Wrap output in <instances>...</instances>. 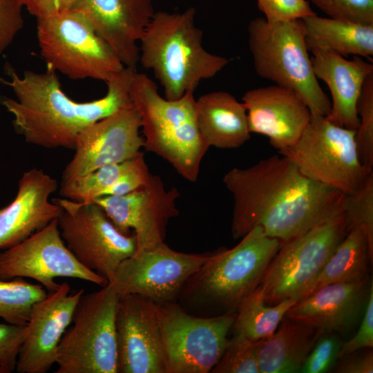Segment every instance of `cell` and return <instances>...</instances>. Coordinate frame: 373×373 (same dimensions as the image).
<instances>
[{"label": "cell", "instance_id": "6da1fadb", "mask_svg": "<svg viewBox=\"0 0 373 373\" xmlns=\"http://www.w3.org/2000/svg\"><path fill=\"white\" fill-rule=\"evenodd\" d=\"M222 182L233 198L234 239L260 227L283 243L345 209L346 195L309 178L283 155L233 168Z\"/></svg>", "mask_w": 373, "mask_h": 373}, {"label": "cell", "instance_id": "7a4b0ae2", "mask_svg": "<svg viewBox=\"0 0 373 373\" xmlns=\"http://www.w3.org/2000/svg\"><path fill=\"white\" fill-rule=\"evenodd\" d=\"M13 99L0 97V103L13 116L15 131L29 144L46 149H74L79 133L89 125L132 105L130 86L134 73L124 67L106 84L102 97L85 102L73 100L61 89L57 73L47 67L42 73L25 70L19 76L6 64Z\"/></svg>", "mask_w": 373, "mask_h": 373}, {"label": "cell", "instance_id": "3957f363", "mask_svg": "<svg viewBox=\"0 0 373 373\" xmlns=\"http://www.w3.org/2000/svg\"><path fill=\"white\" fill-rule=\"evenodd\" d=\"M282 242L255 227L231 249L211 253L186 280L178 303L199 316L236 313L261 283L265 270Z\"/></svg>", "mask_w": 373, "mask_h": 373}, {"label": "cell", "instance_id": "277c9868", "mask_svg": "<svg viewBox=\"0 0 373 373\" xmlns=\"http://www.w3.org/2000/svg\"><path fill=\"white\" fill-rule=\"evenodd\" d=\"M195 17L193 7L155 12L139 42V63L153 71L169 99L194 93L202 81L215 77L229 64L227 58L204 48Z\"/></svg>", "mask_w": 373, "mask_h": 373}, {"label": "cell", "instance_id": "5b68a950", "mask_svg": "<svg viewBox=\"0 0 373 373\" xmlns=\"http://www.w3.org/2000/svg\"><path fill=\"white\" fill-rule=\"evenodd\" d=\"M129 93L140 117L145 150L166 160L184 179L196 182L209 147L198 128L194 93L166 99L154 81L137 70Z\"/></svg>", "mask_w": 373, "mask_h": 373}, {"label": "cell", "instance_id": "8992f818", "mask_svg": "<svg viewBox=\"0 0 373 373\" xmlns=\"http://www.w3.org/2000/svg\"><path fill=\"white\" fill-rule=\"evenodd\" d=\"M254 69L261 78L298 93L313 116H327L331 101L313 70L302 19H252L247 28Z\"/></svg>", "mask_w": 373, "mask_h": 373}, {"label": "cell", "instance_id": "52a82bcc", "mask_svg": "<svg viewBox=\"0 0 373 373\" xmlns=\"http://www.w3.org/2000/svg\"><path fill=\"white\" fill-rule=\"evenodd\" d=\"M40 54L47 67L77 80L107 83L125 66L81 12L61 10L37 19Z\"/></svg>", "mask_w": 373, "mask_h": 373}, {"label": "cell", "instance_id": "ba28073f", "mask_svg": "<svg viewBox=\"0 0 373 373\" xmlns=\"http://www.w3.org/2000/svg\"><path fill=\"white\" fill-rule=\"evenodd\" d=\"M119 295L108 283L79 298L57 350L55 373H117L115 315Z\"/></svg>", "mask_w": 373, "mask_h": 373}, {"label": "cell", "instance_id": "9c48e42d", "mask_svg": "<svg viewBox=\"0 0 373 373\" xmlns=\"http://www.w3.org/2000/svg\"><path fill=\"white\" fill-rule=\"evenodd\" d=\"M347 232L343 211L283 242L260 284L265 303L302 298Z\"/></svg>", "mask_w": 373, "mask_h": 373}, {"label": "cell", "instance_id": "30bf717a", "mask_svg": "<svg viewBox=\"0 0 373 373\" xmlns=\"http://www.w3.org/2000/svg\"><path fill=\"white\" fill-rule=\"evenodd\" d=\"M355 134L326 116L312 115L297 142L278 153L309 178L350 195L362 189L373 172L359 160Z\"/></svg>", "mask_w": 373, "mask_h": 373}, {"label": "cell", "instance_id": "8fae6325", "mask_svg": "<svg viewBox=\"0 0 373 373\" xmlns=\"http://www.w3.org/2000/svg\"><path fill=\"white\" fill-rule=\"evenodd\" d=\"M167 373L211 372L228 342L236 313L199 316L178 302L157 304Z\"/></svg>", "mask_w": 373, "mask_h": 373}, {"label": "cell", "instance_id": "7c38bea8", "mask_svg": "<svg viewBox=\"0 0 373 373\" xmlns=\"http://www.w3.org/2000/svg\"><path fill=\"white\" fill-rule=\"evenodd\" d=\"M52 201L62 209L58 226L68 249L84 267L109 281L118 265L137 251L135 235L118 231L94 202L65 198Z\"/></svg>", "mask_w": 373, "mask_h": 373}, {"label": "cell", "instance_id": "4fadbf2b", "mask_svg": "<svg viewBox=\"0 0 373 373\" xmlns=\"http://www.w3.org/2000/svg\"><path fill=\"white\" fill-rule=\"evenodd\" d=\"M210 255L179 252L164 242L137 250L118 265L108 283L119 296L138 294L157 304L177 302L186 280Z\"/></svg>", "mask_w": 373, "mask_h": 373}, {"label": "cell", "instance_id": "5bb4252c", "mask_svg": "<svg viewBox=\"0 0 373 373\" xmlns=\"http://www.w3.org/2000/svg\"><path fill=\"white\" fill-rule=\"evenodd\" d=\"M32 278L48 291L52 292L60 284L55 278H78L104 287V277L84 267L63 240L57 219L19 244L0 249V278Z\"/></svg>", "mask_w": 373, "mask_h": 373}, {"label": "cell", "instance_id": "9a60e30c", "mask_svg": "<svg viewBox=\"0 0 373 373\" xmlns=\"http://www.w3.org/2000/svg\"><path fill=\"white\" fill-rule=\"evenodd\" d=\"M176 187L166 189L159 175L136 190L122 195H104L95 200L121 233L134 230L137 250L153 248L164 242L169 220L179 215Z\"/></svg>", "mask_w": 373, "mask_h": 373}, {"label": "cell", "instance_id": "2e32d148", "mask_svg": "<svg viewBox=\"0 0 373 373\" xmlns=\"http://www.w3.org/2000/svg\"><path fill=\"white\" fill-rule=\"evenodd\" d=\"M115 329L117 373H167L154 302L138 294L120 296Z\"/></svg>", "mask_w": 373, "mask_h": 373}, {"label": "cell", "instance_id": "e0dca14e", "mask_svg": "<svg viewBox=\"0 0 373 373\" xmlns=\"http://www.w3.org/2000/svg\"><path fill=\"white\" fill-rule=\"evenodd\" d=\"M140 129V117L133 104L89 125L78 135L61 180L135 157L144 146Z\"/></svg>", "mask_w": 373, "mask_h": 373}, {"label": "cell", "instance_id": "ac0fdd59", "mask_svg": "<svg viewBox=\"0 0 373 373\" xmlns=\"http://www.w3.org/2000/svg\"><path fill=\"white\" fill-rule=\"evenodd\" d=\"M70 289L63 283L32 305L17 360L19 373H46L56 363L59 343L84 294L83 289L70 294Z\"/></svg>", "mask_w": 373, "mask_h": 373}, {"label": "cell", "instance_id": "d6986e66", "mask_svg": "<svg viewBox=\"0 0 373 373\" xmlns=\"http://www.w3.org/2000/svg\"><path fill=\"white\" fill-rule=\"evenodd\" d=\"M242 102L251 133L267 137L278 152L297 142L312 116L298 93L276 84L247 90Z\"/></svg>", "mask_w": 373, "mask_h": 373}, {"label": "cell", "instance_id": "ffe728a7", "mask_svg": "<svg viewBox=\"0 0 373 373\" xmlns=\"http://www.w3.org/2000/svg\"><path fill=\"white\" fill-rule=\"evenodd\" d=\"M372 289L370 275L356 282L327 285L299 299L285 316L347 338L358 327Z\"/></svg>", "mask_w": 373, "mask_h": 373}, {"label": "cell", "instance_id": "44dd1931", "mask_svg": "<svg viewBox=\"0 0 373 373\" xmlns=\"http://www.w3.org/2000/svg\"><path fill=\"white\" fill-rule=\"evenodd\" d=\"M83 13L126 67L136 70L139 42L155 10L152 0H79Z\"/></svg>", "mask_w": 373, "mask_h": 373}, {"label": "cell", "instance_id": "7402d4cb", "mask_svg": "<svg viewBox=\"0 0 373 373\" xmlns=\"http://www.w3.org/2000/svg\"><path fill=\"white\" fill-rule=\"evenodd\" d=\"M57 187V180L42 169L23 172L15 199L0 209V249L19 244L59 218L61 207L49 200Z\"/></svg>", "mask_w": 373, "mask_h": 373}, {"label": "cell", "instance_id": "603a6c76", "mask_svg": "<svg viewBox=\"0 0 373 373\" xmlns=\"http://www.w3.org/2000/svg\"><path fill=\"white\" fill-rule=\"evenodd\" d=\"M311 52L314 75L327 86L332 95L327 118L338 126L356 131L359 124L356 103L365 80L373 73L372 62L359 56L347 59L332 51Z\"/></svg>", "mask_w": 373, "mask_h": 373}, {"label": "cell", "instance_id": "cb8c5ba5", "mask_svg": "<svg viewBox=\"0 0 373 373\" xmlns=\"http://www.w3.org/2000/svg\"><path fill=\"white\" fill-rule=\"evenodd\" d=\"M200 134L210 148L236 149L250 139L247 111L242 102L226 91H213L195 100Z\"/></svg>", "mask_w": 373, "mask_h": 373}, {"label": "cell", "instance_id": "d4e9b609", "mask_svg": "<svg viewBox=\"0 0 373 373\" xmlns=\"http://www.w3.org/2000/svg\"><path fill=\"white\" fill-rule=\"evenodd\" d=\"M323 332L304 323L285 316L276 330L259 341L260 373H296Z\"/></svg>", "mask_w": 373, "mask_h": 373}, {"label": "cell", "instance_id": "484cf974", "mask_svg": "<svg viewBox=\"0 0 373 373\" xmlns=\"http://www.w3.org/2000/svg\"><path fill=\"white\" fill-rule=\"evenodd\" d=\"M309 50L332 51L343 57L373 55V26L325 18L316 14L302 18Z\"/></svg>", "mask_w": 373, "mask_h": 373}, {"label": "cell", "instance_id": "4316f807", "mask_svg": "<svg viewBox=\"0 0 373 373\" xmlns=\"http://www.w3.org/2000/svg\"><path fill=\"white\" fill-rule=\"evenodd\" d=\"M373 248L361 227L351 229L331 255L303 297L333 283H353L367 277Z\"/></svg>", "mask_w": 373, "mask_h": 373}, {"label": "cell", "instance_id": "83f0119b", "mask_svg": "<svg viewBox=\"0 0 373 373\" xmlns=\"http://www.w3.org/2000/svg\"><path fill=\"white\" fill-rule=\"evenodd\" d=\"M298 300L291 298L267 305L259 285L239 305L231 330L254 341L262 340L276 330L287 311Z\"/></svg>", "mask_w": 373, "mask_h": 373}, {"label": "cell", "instance_id": "f1b7e54d", "mask_svg": "<svg viewBox=\"0 0 373 373\" xmlns=\"http://www.w3.org/2000/svg\"><path fill=\"white\" fill-rule=\"evenodd\" d=\"M47 295L40 284L28 283L22 278H0V317L8 323L26 325L32 305Z\"/></svg>", "mask_w": 373, "mask_h": 373}, {"label": "cell", "instance_id": "f546056e", "mask_svg": "<svg viewBox=\"0 0 373 373\" xmlns=\"http://www.w3.org/2000/svg\"><path fill=\"white\" fill-rule=\"evenodd\" d=\"M131 159L104 166L84 175L61 180L59 193L62 198L77 202H94L105 195L116 183L129 166Z\"/></svg>", "mask_w": 373, "mask_h": 373}, {"label": "cell", "instance_id": "4dcf8cb0", "mask_svg": "<svg viewBox=\"0 0 373 373\" xmlns=\"http://www.w3.org/2000/svg\"><path fill=\"white\" fill-rule=\"evenodd\" d=\"M259 341L233 333L220 360L211 372L260 373L258 365Z\"/></svg>", "mask_w": 373, "mask_h": 373}, {"label": "cell", "instance_id": "1f68e13d", "mask_svg": "<svg viewBox=\"0 0 373 373\" xmlns=\"http://www.w3.org/2000/svg\"><path fill=\"white\" fill-rule=\"evenodd\" d=\"M359 124L356 130L355 142L361 164L373 171V73L363 84L356 103Z\"/></svg>", "mask_w": 373, "mask_h": 373}, {"label": "cell", "instance_id": "d6a6232c", "mask_svg": "<svg viewBox=\"0 0 373 373\" xmlns=\"http://www.w3.org/2000/svg\"><path fill=\"white\" fill-rule=\"evenodd\" d=\"M345 212L348 231L355 227H362L373 248V172L360 191L346 195Z\"/></svg>", "mask_w": 373, "mask_h": 373}, {"label": "cell", "instance_id": "836d02e7", "mask_svg": "<svg viewBox=\"0 0 373 373\" xmlns=\"http://www.w3.org/2000/svg\"><path fill=\"white\" fill-rule=\"evenodd\" d=\"M343 341L338 334L323 332L317 338L300 372L326 373L333 370Z\"/></svg>", "mask_w": 373, "mask_h": 373}, {"label": "cell", "instance_id": "e575fe53", "mask_svg": "<svg viewBox=\"0 0 373 373\" xmlns=\"http://www.w3.org/2000/svg\"><path fill=\"white\" fill-rule=\"evenodd\" d=\"M329 18L373 26V0H309Z\"/></svg>", "mask_w": 373, "mask_h": 373}, {"label": "cell", "instance_id": "d590c367", "mask_svg": "<svg viewBox=\"0 0 373 373\" xmlns=\"http://www.w3.org/2000/svg\"><path fill=\"white\" fill-rule=\"evenodd\" d=\"M26 325L0 323V373L16 370Z\"/></svg>", "mask_w": 373, "mask_h": 373}, {"label": "cell", "instance_id": "8d00e7d4", "mask_svg": "<svg viewBox=\"0 0 373 373\" xmlns=\"http://www.w3.org/2000/svg\"><path fill=\"white\" fill-rule=\"evenodd\" d=\"M259 10L268 21L302 19L315 14L307 0H257Z\"/></svg>", "mask_w": 373, "mask_h": 373}, {"label": "cell", "instance_id": "74e56055", "mask_svg": "<svg viewBox=\"0 0 373 373\" xmlns=\"http://www.w3.org/2000/svg\"><path fill=\"white\" fill-rule=\"evenodd\" d=\"M23 8L18 0H0V55L23 26Z\"/></svg>", "mask_w": 373, "mask_h": 373}, {"label": "cell", "instance_id": "f35d334b", "mask_svg": "<svg viewBox=\"0 0 373 373\" xmlns=\"http://www.w3.org/2000/svg\"><path fill=\"white\" fill-rule=\"evenodd\" d=\"M151 175L144 154L140 152L131 159L128 169L105 195H122L131 193L144 185Z\"/></svg>", "mask_w": 373, "mask_h": 373}, {"label": "cell", "instance_id": "ab89813d", "mask_svg": "<svg viewBox=\"0 0 373 373\" xmlns=\"http://www.w3.org/2000/svg\"><path fill=\"white\" fill-rule=\"evenodd\" d=\"M373 347V289H371L365 309L356 332L346 341H343L339 358L354 352Z\"/></svg>", "mask_w": 373, "mask_h": 373}, {"label": "cell", "instance_id": "60d3db41", "mask_svg": "<svg viewBox=\"0 0 373 373\" xmlns=\"http://www.w3.org/2000/svg\"><path fill=\"white\" fill-rule=\"evenodd\" d=\"M336 363L333 372L337 373H372V348H366L358 352H354L341 358Z\"/></svg>", "mask_w": 373, "mask_h": 373}, {"label": "cell", "instance_id": "b9f144b4", "mask_svg": "<svg viewBox=\"0 0 373 373\" xmlns=\"http://www.w3.org/2000/svg\"><path fill=\"white\" fill-rule=\"evenodd\" d=\"M23 8L36 17L53 15L60 10V0H18Z\"/></svg>", "mask_w": 373, "mask_h": 373}, {"label": "cell", "instance_id": "7bdbcfd3", "mask_svg": "<svg viewBox=\"0 0 373 373\" xmlns=\"http://www.w3.org/2000/svg\"><path fill=\"white\" fill-rule=\"evenodd\" d=\"M79 0H60V10L73 9Z\"/></svg>", "mask_w": 373, "mask_h": 373}]
</instances>
